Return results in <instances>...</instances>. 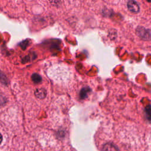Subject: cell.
I'll use <instances>...</instances> for the list:
<instances>
[{
  "instance_id": "cell-6",
  "label": "cell",
  "mask_w": 151,
  "mask_h": 151,
  "mask_svg": "<svg viewBox=\"0 0 151 151\" xmlns=\"http://www.w3.org/2000/svg\"><path fill=\"white\" fill-rule=\"evenodd\" d=\"M90 89L89 88H83V89H82L80 93V96L81 99H83L84 98H86L87 97V95L88 94V93L90 92Z\"/></svg>"
},
{
  "instance_id": "cell-1",
  "label": "cell",
  "mask_w": 151,
  "mask_h": 151,
  "mask_svg": "<svg viewBox=\"0 0 151 151\" xmlns=\"http://www.w3.org/2000/svg\"><path fill=\"white\" fill-rule=\"evenodd\" d=\"M127 6L129 10L133 13H137L140 10V7L138 3L135 0H129Z\"/></svg>"
},
{
  "instance_id": "cell-3",
  "label": "cell",
  "mask_w": 151,
  "mask_h": 151,
  "mask_svg": "<svg viewBox=\"0 0 151 151\" xmlns=\"http://www.w3.org/2000/svg\"><path fill=\"white\" fill-rule=\"evenodd\" d=\"M103 151H119L118 147L112 142H107L103 146Z\"/></svg>"
},
{
  "instance_id": "cell-2",
  "label": "cell",
  "mask_w": 151,
  "mask_h": 151,
  "mask_svg": "<svg viewBox=\"0 0 151 151\" xmlns=\"http://www.w3.org/2000/svg\"><path fill=\"white\" fill-rule=\"evenodd\" d=\"M136 33L137 35L142 39L144 40H149L150 37V30H146L143 27H139L136 30Z\"/></svg>"
},
{
  "instance_id": "cell-4",
  "label": "cell",
  "mask_w": 151,
  "mask_h": 151,
  "mask_svg": "<svg viewBox=\"0 0 151 151\" xmlns=\"http://www.w3.org/2000/svg\"><path fill=\"white\" fill-rule=\"evenodd\" d=\"M35 96L39 99H43L47 96V92L44 89H37L35 91Z\"/></svg>"
},
{
  "instance_id": "cell-7",
  "label": "cell",
  "mask_w": 151,
  "mask_h": 151,
  "mask_svg": "<svg viewBox=\"0 0 151 151\" xmlns=\"http://www.w3.org/2000/svg\"><path fill=\"white\" fill-rule=\"evenodd\" d=\"M2 141H3V136L1 135V133H0V144L1 143Z\"/></svg>"
},
{
  "instance_id": "cell-8",
  "label": "cell",
  "mask_w": 151,
  "mask_h": 151,
  "mask_svg": "<svg viewBox=\"0 0 151 151\" xmlns=\"http://www.w3.org/2000/svg\"><path fill=\"white\" fill-rule=\"evenodd\" d=\"M147 1L148 2H150V0H147Z\"/></svg>"
},
{
  "instance_id": "cell-5",
  "label": "cell",
  "mask_w": 151,
  "mask_h": 151,
  "mask_svg": "<svg viewBox=\"0 0 151 151\" xmlns=\"http://www.w3.org/2000/svg\"><path fill=\"white\" fill-rule=\"evenodd\" d=\"M31 79H32V81H33L34 83H36V84L40 83H41L42 81V77H41L39 74H37V73H34V74H33L32 75V76H31Z\"/></svg>"
}]
</instances>
